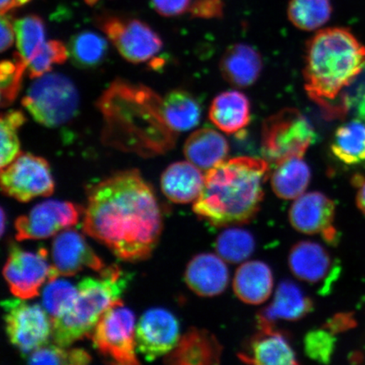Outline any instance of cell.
Wrapping results in <instances>:
<instances>
[{
    "label": "cell",
    "mask_w": 365,
    "mask_h": 365,
    "mask_svg": "<svg viewBox=\"0 0 365 365\" xmlns=\"http://www.w3.org/2000/svg\"><path fill=\"white\" fill-rule=\"evenodd\" d=\"M185 281L195 294L214 297L225 291L230 281V273L225 262L219 255L200 254L187 266Z\"/></svg>",
    "instance_id": "ac0fdd59"
},
{
    "label": "cell",
    "mask_w": 365,
    "mask_h": 365,
    "mask_svg": "<svg viewBox=\"0 0 365 365\" xmlns=\"http://www.w3.org/2000/svg\"><path fill=\"white\" fill-rule=\"evenodd\" d=\"M98 107L105 120L103 141L109 145L150 157L175 144L176 132L163 116V99L144 86L116 81Z\"/></svg>",
    "instance_id": "7a4b0ae2"
},
{
    "label": "cell",
    "mask_w": 365,
    "mask_h": 365,
    "mask_svg": "<svg viewBox=\"0 0 365 365\" xmlns=\"http://www.w3.org/2000/svg\"><path fill=\"white\" fill-rule=\"evenodd\" d=\"M314 139L312 124L298 109H282L263 123L262 152L276 165L291 158H303Z\"/></svg>",
    "instance_id": "52a82bcc"
},
{
    "label": "cell",
    "mask_w": 365,
    "mask_h": 365,
    "mask_svg": "<svg viewBox=\"0 0 365 365\" xmlns=\"http://www.w3.org/2000/svg\"><path fill=\"white\" fill-rule=\"evenodd\" d=\"M99 0H86V2L90 4V6H93L96 3H98Z\"/></svg>",
    "instance_id": "681fc988"
},
{
    "label": "cell",
    "mask_w": 365,
    "mask_h": 365,
    "mask_svg": "<svg viewBox=\"0 0 365 365\" xmlns=\"http://www.w3.org/2000/svg\"><path fill=\"white\" fill-rule=\"evenodd\" d=\"M204 185L205 176L202 171L190 162L171 164L161 178L163 194L175 203L195 202L202 194Z\"/></svg>",
    "instance_id": "7402d4cb"
},
{
    "label": "cell",
    "mask_w": 365,
    "mask_h": 365,
    "mask_svg": "<svg viewBox=\"0 0 365 365\" xmlns=\"http://www.w3.org/2000/svg\"><path fill=\"white\" fill-rule=\"evenodd\" d=\"M153 6L160 15L172 17L190 10L193 0H152Z\"/></svg>",
    "instance_id": "60d3db41"
},
{
    "label": "cell",
    "mask_w": 365,
    "mask_h": 365,
    "mask_svg": "<svg viewBox=\"0 0 365 365\" xmlns=\"http://www.w3.org/2000/svg\"><path fill=\"white\" fill-rule=\"evenodd\" d=\"M26 118L21 111L11 110L3 113L0 120L1 132V168L11 163L19 155L21 143L18 131L25 124Z\"/></svg>",
    "instance_id": "d590c367"
},
{
    "label": "cell",
    "mask_w": 365,
    "mask_h": 365,
    "mask_svg": "<svg viewBox=\"0 0 365 365\" xmlns=\"http://www.w3.org/2000/svg\"><path fill=\"white\" fill-rule=\"evenodd\" d=\"M1 23H0V30H1V51H6L9 48L12 47L14 42H15L16 30L15 21L9 15L1 16Z\"/></svg>",
    "instance_id": "7bdbcfd3"
},
{
    "label": "cell",
    "mask_w": 365,
    "mask_h": 365,
    "mask_svg": "<svg viewBox=\"0 0 365 365\" xmlns=\"http://www.w3.org/2000/svg\"><path fill=\"white\" fill-rule=\"evenodd\" d=\"M353 324L352 318L346 314H339V316L332 318L324 327L335 334L336 332L346 330V328L352 327Z\"/></svg>",
    "instance_id": "ee69618b"
},
{
    "label": "cell",
    "mask_w": 365,
    "mask_h": 365,
    "mask_svg": "<svg viewBox=\"0 0 365 365\" xmlns=\"http://www.w3.org/2000/svg\"><path fill=\"white\" fill-rule=\"evenodd\" d=\"M4 319L11 344L29 355L47 344L52 337V321L42 307L14 298L4 300Z\"/></svg>",
    "instance_id": "9c48e42d"
},
{
    "label": "cell",
    "mask_w": 365,
    "mask_h": 365,
    "mask_svg": "<svg viewBox=\"0 0 365 365\" xmlns=\"http://www.w3.org/2000/svg\"><path fill=\"white\" fill-rule=\"evenodd\" d=\"M68 50L61 41L51 40L45 42L29 63V74L31 79L48 74L53 66L62 65L67 61Z\"/></svg>",
    "instance_id": "74e56055"
},
{
    "label": "cell",
    "mask_w": 365,
    "mask_h": 365,
    "mask_svg": "<svg viewBox=\"0 0 365 365\" xmlns=\"http://www.w3.org/2000/svg\"><path fill=\"white\" fill-rule=\"evenodd\" d=\"M230 147L225 136L211 128H203L185 141L184 153L188 161L200 170L208 171L225 161Z\"/></svg>",
    "instance_id": "484cf974"
},
{
    "label": "cell",
    "mask_w": 365,
    "mask_h": 365,
    "mask_svg": "<svg viewBox=\"0 0 365 365\" xmlns=\"http://www.w3.org/2000/svg\"><path fill=\"white\" fill-rule=\"evenodd\" d=\"M163 113L168 126L175 132H182L199 125L202 108L188 91L175 90L163 99Z\"/></svg>",
    "instance_id": "83f0119b"
},
{
    "label": "cell",
    "mask_w": 365,
    "mask_h": 365,
    "mask_svg": "<svg viewBox=\"0 0 365 365\" xmlns=\"http://www.w3.org/2000/svg\"><path fill=\"white\" fill-rule=\"evenodd\" d=\"M4 220H6V215H4V209L1 210V234L4 235V226H6V223H4Z\"/></svg>",
    "instance_id": "7dc6e473"
},
{
    "label": "cell",
    "mask_w": 365,
    "mask_h": 365,
    "mask_svg": "<svg viewBox=\"0 0 365 365\" xmlns=\"http://www.w3.org/2000/svg\"><path fill=\"white\" fill-rule=\"evenodd\" d=\"M255 246L252 235L241 228L223 231L216 241L219 257L231 264H238L247 259L253 254Z\"/></svg>",
    "instance_id": "1f68e13d"
},
{
    "label": "cell",
    "mask_w": 365,
    "mask_h": 365,
    "mask_svg": "<svg viewBox=\"0 0 365 365\" xmlns=\"http://www.w3.org/2000/svg\"><path fill=\"white\" fill-rule=\"evenodd\" d=\"M190 11L194 17L212 19L222 16L223 6L221 0H195Z\"/></svg>",
    "instance_id": "b9f144b4"
},
{
    "label": "cell",
    "mask_w": 365,
    "mask_h": 365,
    "mask_svg": "<svg viewBox=\"0 0 365 365\" xmlns=\"http://www.w3.org/2000/svg\"><path fill=\"white\" fill-rule=\"evenodd\" d=\"M334 333L327 328L307 333L304 339V351L309 359L322 364H329L334 353Z\"/></svg>",
    "instance_id": "f35d334b"
},
{
    "label": "cell",
    "mask_w": 365,
    "mask_h": 365,
    "mask_svg": "<svg viewBox=\"0 0 365 365\" xmlns=\"http://www.w3.org/2000/svg\"><path fill=\"white\" fill-rule=\"evenodd\" d=\"M335 204L321 192L303 194L290 208L289 220L297 231L305 235L321 234L327 242L336 239L333 227Z\"/></svg>",
    "instance_id": "2e32d148"
},
{
    "label": "cell",
    "mask_w": 365,
    "mask_h": 365,
    "mask_svg": "<svg viewBox=\"0 0 365 365\" xmlns=\"http://www.w3.org/2000/svg\"><path fill=\"white\" fill-rule=\"evenodd\" d=\"M82 227L118 258L134 262L148 259L156 248L163 218L153 189L132 170L91 187Z\"/></svg>",
    "instance_id": "6da1fadb"
},
{
    "label": "cell",
    "mask_w": 365,
    "mask_h": 365,
    "mask_svg": "<svg viewBox=\"0 0 365 365\" xmlns=\"http://www.w3.org/2000/svg\"><path fill=\"white\" fill-rule=\"evenodd\" d=\"M18 6L17 0H0V9H1V16L6 15L12 9Z\"/></svg>",
    "instance_id": "bcb514c9"
},
{
    "label": "cell",
    "mask_w": 365,
    "mask_h": 365,
    "mask_svg": "<svg viewBox=\"0 0 365 365\" xmlns=\"http://www.w3.org/2000/svg\"><path fill=\"white\" fill-rule=\"evenodd\" d=\"M314 304L299 286L291 281L282 282L272 302L258 314V324L274 326L279 319L299 321L312 312Z\"/></svg>",
    "instance_id": "44dd1931"
},
{
    "label": "cell",
    "mask_w": 365,
    "mask_h": 365,
    "mask_svg": "<svg viewBox=\"0 0 365 365\" xmlns=\"http://www.w3.org/2000/svg\"><path fill=\"white\" fill-rule=\"evenodd\" d=\"M135 322L133 312L123 302L108 309L91 333L94 348L113 364H139Z\"/></svg>",
    "instance_id": "ba28073f"
},
{
    "label": "cell",
    "mask_w": 365,
    "mask_h": 365,
    "mask_svg": "<svg viewBox=\"0 0 365 365\" xmlns=\"http://www.w3.org/2000/svg\"><path fill=\"white\" fill-rule=\"evenodd\" d=\"M15 30L18 53L29 65L45 43L44 22L38 16H26L15 21Z\"/></svg>",
    "instance_id": "d6a6232c"
},
{
    "label": "cell",
    "mask_w": 365,
    "mask_h": 365,
    "mask_svg": "<svg viewBox=\"0 0 365 365\" xmlns=\"http://www.w3.org/2000/svg\"><path fill=\"white\" fill-rule=\"evenodd\" d=\"M289 264L291 272L299 279L309 284H319L332 279L339 267H333L330 255L321 245L312 241H302L292 248Z\"/></svg>",
    "instance_id": "ffe728a7"
},
{
    "label": "cell",
    "mask_w": 365,
    "mask_h": 365,
    "mask_svg": "<svg viewBox=\"0 0 365 365\" xmlns=\"http://www.w3.org/2000/svg\"><path fill=\"white\" fill-rule=\"evenodd\" d=\"M331 152L349 165L365 162L364 123L354 120L341 125L333 136Z\"/></svg>",
    "instance_id": "f1b7e54d"
},
{
    "label": "cell",
    "mask_w": 365,
    "mask_h": 365,
    "mask_svg": "<svg viewBox=\"0 0 365 365\" xmlns=\"http://www.w3.org/2000/svg\"><path fill=\"white\" fill-rule=\"evenodd\" d=\"M237 297L245 304H259L270 297L273 287L271 268L262 262H248L238 268L234 282Z\"/></svg>",
    "instance_id": "d4e9b609"
},
{
    "label": "cell",
    "mask_w": 365,
    "mask_h": 365,
    "mask_svg": "<svg viewBox=\"0 0 365 365\" xmlns=\"http://www.w3.org/2000/svg\"><path fill=\"white\" fill-rule=\"evenodd\" d=\"M250 103L238 91H228L214 98L209 118L218 129L227 134H235L245 129L250 121Z\"/></svg>",
    "instance_id": "cb8c5ba5"
},
{
    "label": "cell",
    "mask_w": 365,
    "mask_h": 365,
    "mask_svg": "<svg viewBox=\"0 0 365 365\" xmlns=\"http://www.w3.org/2000/svg\"><path fill=\"white\" fill-rule=\"evenodd\" d=\"M259 331L238 354L242 362L258 365L297 364L296 355L284 332L274 326L258 324Z\"/></svg>",
    "instance_id": "e0dca14e"
},
{
    "label": "cell",
    "mask_w": 365,
    "mask_h": 365,
    "mask_svg": "<svg viewBox=\"0 0 365 365\" xmlns=\"http://www.w3.org/2000/svg\"><path fill=\"white\" fill-rule=\"evenodd\" d=\"M100 27L122 57L131 63L147 62L163 48L160 36L139 20L107 16L100 20Z\"/></svg>",
    "instance_id": "8fae6325"
},
{
    "label": "cell",
    "mask_w": 365,
    "mask_h": 365,
    "mask_svg": "<svg viewBox=\"0 0 365 365\" xmlns=\"http://www.w3.org/2000/svg\"><path fill=\"white\" fill-rule=\"evenodd\" d=\"M263 159L240 157L223 161L207 172L194 212L217 227L249 222L261 207L263 185L269 175Z\"/></svg>",
    "instance_id": "3957f363"
},
{
    "label": "cell",
    "mask_w": 365,
    "mask_h": 365,
    "mask_svg": "<svg viewBox=\"0 0 365 365\" xmlns=\"http://www.w3.org/2000/svg\"><path fill=\"white\" fill-rule=\"evenodd\" d=\"M128 281L129 277L116 266L105 268L99 277L81 281L71 308L65 316L52 322L54 344L70 346L91 336L103 314L123 302Z\"/></svg>",
    "instance_id": "5b68a950"
},
{
    "label": "cell",
    "mask_w": 365,
    "mask_h": 365,
    "mask_svg": "<svg viewBox=\"0 0 365 365\" xmlns=\"http://www.w3.org/2000/svg\"><path fill=\"white\" fill-rule=\"evenodd\" d=\"M1 189L4 194L20 202H29L54 191V181L47 160L31 153H20L1 168Z\"/></svg>",
    "instance_id": "30bf717a"
},
{
    "label": "cell",
    "mask_w": 365,
    "mask_h": 365,
    "mask_svg": "<svg viewBox=\"0 0 365 365\" xmlns=\"http://www.w3.org/2000/svg\"><path fill=\"white\" fill-rule=\"evenodd\" d=\"M276 166L271 181L274 193L284 200H294L302 195L312 178L310 168L303 158H291Z\"/></svg>",
    "instance_id": "4316f807"
},
{
    "label": "cell",
    "mask_w": 365,
    "mask_h": 365,
    "mask_svg": "<svg viewBox=\"0 0 365 365\" xmlns=\"http://www.w3.org/2000/svg\"><path fill=\"white\" fill-rule=\"evenodd\" d=\"M364 66L365 47L349 29L319 31L305 49V90L328 117H344L339 98Z\"/></svg>",
    "instance_id": "277c9868"
},
{
    "label": "cell",
    "mask_w": 365,
    "mask_h": 365,
    "mask_svg": "<svg viewBox=\"0 0 365 365\" xmlns=\"http://www.w3.org/2000/svg\"><path fill=\"white\" fill-rule=\"evenodd\" d=\"M222 346L212 333L191 328L180 339L165 363L182 365H209L220 363Z\"/></svg>",
    "instance_id": "d6986e66"
},
{
    "label": "cell",
    "mask_w": 365,
    "mask_h": 365,
    "mask_svg": "<svg viewBox=\"0 0 365 365\" xmlns=\"http://www.w3.org/2000/svg\"><path fill=\"white\" fill-rule=\"evenodd\" d=\"M78 205L62 200H48L36 205L26 214L16 219V240H36L50 238L79 221Z\"/></svg>",
    "instance_id": "7c38bea8"
},
{
    "label": "cell",
    "mask_w": 365,
    "mask_h": 365,
    "mask_svg": "<svg viewBox=\"0 0 365 365\" xmlns=\"http://www.w3.org/2000/svg\"><path fill=\"white\" fill-rule=\"evenodd\" d=\"M49 271L44 248L34 253L12 245L3 274L12 294L26 300L39 294L40 287L48 279Z\"/></svg>",
    "instance_id": "4fadbf2b"
},
{
    "label": "cell",
    "mask_w": 365,
    "mask_h": 365,
    "mask_svg": "<svg viewBox=\"0 0 365 365\" xmlns=\"http://www.w3.org/2000/svg\"><path fill=\"white\" fill-rule=\"evenodd\" d=\"M78 289L70 282L54 279L48 281L43 292V307L51 321H56L68 312L74 304Z\"/></svg>",
    "instance_id": "836d02e7"
},
{
    "label": "cell",
    "mask_w": 365,
    "mask_h": 365,
    "mask_svg": "<svg viewBox=\"0 0 365 365\" xmlns=\"http://www.w3.org/2000/svg\"><path fill=\"white\" fill-rule=\"evenodd\" d=\"M332 6L330 0H290L287 16L297 29L314 31L330 20Z\"/></svg>",
    "instance_id": "4dcf8cb0"
},
{
    "label": "cell",
    "mask_w": 365,
    "mask_h": 365,
    "mask_svg": "<svg viewBox=\"0 0 365 365\" xmlns=\"http://www.w3.org/2000/svg\"><path fill=\"white\" fill-rule=\"evenodd\" d=\"M30 1L31 0H17V4L18 6H23V4H26Z\"/></svg>",
    "instance_id": "c3c4849f"
},
{
    "label": "cell",
    "mask_w": 365,
    "mask_h": 365,
    "mask_svg": "<svg viewBox=\"0 0 365 365\" xmlns=\"http://www.w3.org/2000/svg\"><path fill=\"white\" fill-rule=\"evenodd\" d=\"M180 339L179 322L165 309L148 310L135 327L136 349L147 361L170 354Z\"/></svg>",
    "instance_id": "5bb4252c"
},
{
    "label": "cell",
    "mask_w": 365,
    "mask_h": 365,
    "mask_svg": "<svg viewBox=\"0 0 365 365\" xmlns=\"http://www.w3.org/2000/svg\"><path fill=\"white\" fill-rule=\"evenodd\" d=\"M27 63L19 53H15L11 61H4L0 65V95L2 108L10 106L19 95L23 76L27 70Z\"/></svg>",
    "instance_id": "8d00e7d4"
},
{
    "label": "cell",
    "mask_w": 365,
    "mask_h": 365,
    "mask_svg": "<svg viewBox=\"0 0 365 365\" xmlns=\"http://www.w3.org/2000/svg\"><path fill=\"white\" fill-rule=\"evenodd\" d=\"M51 255L48 281L59 277L74 276L85 268L100 273L106 268L103 259L86 243L84 237L68 228L59 232L53 240Z\"/></svg>",
    "instance_id": "9a60e30c"
},
{
    "label": "cell",
    "mask_w": 365,
    "mask_h": 365,
    "mask_svg": "<svg viewBox=\"0 0 365 365\" xmlns=\"http://www.w3.org/2000/svg\"><path fill=\"white\" fill-rule=\"evenodd\" d=\"M355 182H357L359 190L357 194V205L360 210L365 216V180H357Z\"/></svg>",
    "instance_id": "f6af8a7d"
},
{
    "label": "cell",
    "mask_w": 365,
    "mask_h": 365,
    "mask_svg": "<svg viewBox=\"0 0 365 365\" xmlns=\"http://www.w3.org/2000/svg\"><path fill=\"white\" fill-rule=\"evenodd\" d=\"M31 364L84 365L91 363V356L82 349H71L56 344H47L26 356Z\"/></svg>",
    "instance_id": "e575fe53"
},
{
    "label": "cell",
    "mask_w": 365,
    "mask_h": 365,
    "mask_svg": "<svg viewBox=\"0 0 365 365\" xmlns=\"http://www.w3.org/2000/svg\"><path fill=\"white\" fill-rule=\"evenodd\" d=\"M22 105L36 122L54 128L75 117L79 94L73 82L62 74H46L30 86Z\"/></svg>",
    "instance_id": "8992f818"
},
{
    "label": "cell",
    "mask_w": 365,
    "mask_h": 365,
    "mask_svg": "<svg viewBox=\"0 0 365 365\" xmlns=\"http://www.w3.org/2000/svg\"><path fill=\"white\" fill-rule=\"evenodd\" d=\"M68 50L76 66L90 68L101 65L107 56L108 45L102 36L86 31L73 36Z\"/></svg>",
    "instance_id": "f546056e"
},
{
    "label": "cell",
    "mask_w": 365,
    "mask_h": 365,
    "mask_svg": "<svg viewBox=\"0 0 365 365\" xmlns=\"http://www.w3.org/2000/svg\"><path fill=\"white\" fill-rule=\"evenodd\" d=\"M220 70L228 83L237 88H248L261 75L262 59L257 50L247 44L232 45L223 54Z\"/></svg>",
    "instance_id": "603a6c76"
},
{
    "label": "cell",
    "mask_w": 365,
    "mask_h": 365,
    "mask_svg": "<svg viewBox=\"0 0 365 365\" xmlns=\"http://www.w3.org/2000/svg\"><path fill=\"white\" fill-rule=\"evenodd\" d=\"M346 112L365 124V66L339 98Z\"/></svg>",
    "instance_id": "ab89813d"
}]
</instances>
